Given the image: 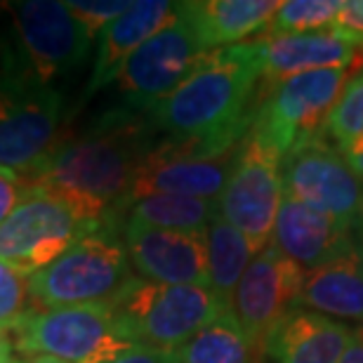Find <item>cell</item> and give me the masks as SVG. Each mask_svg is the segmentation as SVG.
<instances>
[{
    "label": "cell",
    "instance_id": "4316f807",
    "mask_svg": "<svg viewBox=\"0 0 363 363\" xmlns=\"http://www.w3.org/2000/svg\"><path fill=\"white\" fill-rule=\"evenodd\" d=\"M33 311L28 274L0 262V337L10 340L21 321Z\"/></svg>",
    "mask_w": 363,
    "mask_h": 363
},
{
    "label": "cell",
    "instance_id": "836d02e7",
    "mask_svg": "<svg viewBox=\"0 0 363 363\" xmlns=\"http://www.w3.org/2000/svg\"><path fill=\"white\" fill-rule=\"evenodd\" d=\"M24 363H67L62 359H55V357H28V361Z\"/></svg>",
    "mask_w": 363,
    "mask_h": 363
},
{
    "label": "cell",
    "instance_id": "277c9868",
    "mask_svg": "<svg viewBox=\"0 0 363 363\" xmlns=\"http://www.w3.org/2000/svg\"><path fill=\"white\" fill-rule=\"evenodd\" d=\"M106 304L135 345L168 354L229 311L210 286H165L140 276Z\"/></svg>",
    "mask_w": 363,
    "mask_h": 363
},
{
    "label": "cell",
    "instance_id": "8fae6325",
    "mask_svg": "<svg viewBox=\"0 0 363 363\" xmlns=\"http://www.w3.org/2000/svg\"><path fill=\"white\" fill-rule=\"evenodd\" d=\"M281 203V156L250 128L238 147L227 186L217 199L220 215L241 231L257 255L272 243Z\"/></svg>",
    "mask_w": 363,
    "mask_h": 363
},
{
    "label": "cell",
    "instance_id": "484cf974",
    "mask_svg": "<svg viewBox=\"0 0 363 363\" xmlns=\"http://www.w3.org/2000/svg\"><path fill=\"white\" fill-rule=\"evenodd\" d=\"M342 0H288L276 10L264 35L330 33Z\"/></svg>",
    "mask_w": 363,
    "mask_h": 363
},
{
    "label": "cell",
    "instance_id": "4dcf8cb0",
    "mask_svg": "<svg viewBox=\"0 0 363 363\" xmlns=\"http://www.w3.org/2000/svg\"><path fill=\"white\" fill-rule=\"evenodd\" d=\"M111 363H175V354L156 352V350H149V347L137 345Z\"/></svg>",
    "mask_w": 363,
    "mask_h": 363
},
{
    "label": "cell",
    "instance_id": "3957f363",
    "mask_svg": "<svg viewBox=\"0 0 363 363\" xmlns=\"http://www.w3.org/2000/svg\"><path fill=\"white\" fill-rule=\"evenodd\" d=\"M7 28V26H5ZM0 33V168L26 175L64 137V94L38 83L10 31Z\"/></svg>",
    "mask_w": 363,
    "mask_h": 363
},
{
    "label": "cell",
    "instance_id": "1f68e13d",
    "mask_svg": "<svg viewBox=\"0 0 363 363\" xmlns=\"http://www.w3.org/2000/svg\"><path fill=\"white\" fill-rule=\"evenodd\" d=\"M337 363H363V323L359 325V328H354L352 342Z\"/></svg>",
    "mask_w": 363,
    "mask_h": 363
},
{
    "label": "cell",
    "instance_id": "2e32d148",
    "mask_svg": "<svg viewBox=\"0 0 363 363\" xmlns=\"http://www.w3.org/2000/svg\"><path fill=\"white\" fill-rule=\"evenodd\" d=\"M259 69V78L272 85L290 76L323 69H350L359 48L333 33L307 35H259L248 43Z\"/></svg>",
    "mask_w": 363,
    "mask_h": 363
},
{
    "label": "cell",
    "instance_id": "5b68a950",
    "mask_svg": "<svg viewBox=\"0 0 363 363\" xmlns=\"http://www.w3.org/2000/svg\"><path fill=\"white\" fill-rule=\"evenodd\" d=\"M135 274L123 238L113 229H97L43 269L28 276L33 309L81 307L111 302Z\"/></svg>",
    "mask_w": 363,
    "mask_h": 363
},
{
    "label": "cell",
    "instance_id": "ac0fdd59",
    "mask_svg": "<svg viewBox=\"0 0 363 363\" xmlns=\"http://www.w3.org/2000/svg\"><path fill=\"white\" fill-rule=\"evenodd\" d=\"M272 243L302 269H314L354 245L352 227L288 196L276 215Z\"/></svg>",
    "mask_w": 363,
    "mask_h": 363
},
{
    "label": "cell",
    "instance_id": "9c48e42d",
    "mask_svg": "<svg viewBox=\"0 0 363 363\" xmlns=\"http://www.w3.org/2000/svg\"><path fill=\"white\" fill-rule=\"evenodd\" d=\"M206 52L184 3H179L175 17L144 40L123 67L116 81L121 106L144 116L154 111L186 81Z\"/></svg>",
    "mask_w": 363,
    "mask_h": 363
},
{
    "label": "cell",
    "instance_id": "ffe728a7",
    "mask_svg": "<svg viewBox=\"0 0 363 363\" xmlns=\"http://www.w3.org/2000/svg\"><path fill=\"white\" fill-rule=\"evenodd\" d=\"M354 337V328L316 311L297 309L267 340L264 354L274 363H337Z\"/></svg>",
    "mask_w": 363,
    "mask_h": 363
},
{
    "label": "cell",
    "instance_id": "44dd1931",
    "mask_svg": "<svg viewBox=\"0 0 363 363\" xmlns=\"http://www.w3.org/2000/svg\"><path fill=\"white\" fill-rule=\"evenodd\" d=\"M281 3L274 0H201L184 3L203 48L220 50L241 45L252 33L267 31Z\"/></svg>",
    "mask_w": 363,
    "mask_h": 363
},
{
    "label": "cell",
    "instance_id": "52a82bcc",
    "mask_svg": "<svg viewBox=\"0 0 363 363\" xmlns=\"http://www.w3.org/2000/svg\"><path fill=\"white\" fill-rule=\"evenodd\" d=\"M241 142L168 137L154 144L137 170L125 206L130 201L154 194L217 201L234 170Z\"/></svg>",
    "mask_w": 363,
    "mask_h": 363
},
{
    "label": "cell",
    "instance_id": "f1b7e54d",
    "mask_svg": "<svg viewBox=\"0 0 363 363\" xmlns=\"http://www.w3.org/2000/svg\"><path fill=\"white\" fill-rule=\"evenodd\" d=\"M330 33L352 43L354 48L363 45V0H342Z\"/></svg>",
    "mask_w": 363,
    "mask_h": 363
},
{
    "label": "cell",
    "instance_id": "8d00e7d4",
    "mask_svg": "<svg viewBox=\"0 0 363 363\" xmlns=\"http://www.w3.org/2000/svg\"><path fill=\"white\" fill-rule=\"evenodd\" d=\"M14 363H21V361H19V359H17V361H14Z\"/></svg>",
    "mask_w": 363,
    "mask_h": 363
},
{
    "label": "cell",
    "instance_id": "9a60e30c",
    "mask_svg": "<svg viewBox=\"0 0 363 363\" xmlns=\"http://www.w3.org/2000/svg\"><path fill=\"white\" fill-rule=\"evenodd\" d=\"M121 238L140 279L165 286H210L206 231H172L128 222L121 227Z\"/></svg>",
    "mask_w": 363,
    "mask_h": 363
},
{
    "label": "cell",
    "instance_id": "d6986e66",
    "mask_svg": "<svg viewBox=\"0 0 363 363\" xmlns=\"http://www.w3.org/2000/svg\"><path fill=\"white\" fill-rule=\"evenodd\" d=\"M297 309L363 323V255L357 243L302 272Z\"/></svg>",
    "mask_w": 363,
    "mask_h": 363
},
{
    "label": "cell",
    "instance_id": "8992f818",
    "mask_svg": "<svg viewBox=\"0 0 363 363\" xmlns=\"http://www.w3.org/2000/svg\"><path fill=\"white\" fill-rule=\"evenodd\" d=\"M10 337L14 352L67 363H111L137 347L108 304L33 309Z\"/></svg>",
    "mask_w": 363,
    "mask_h": 363
},
{
    "label": "cell",
    "instance_id": "4fadbf2b",
    "mask_svg": "<svg viewBox=\"0 0 363 363\" xmlns=\"http://www.w3.org/2000/svg\"><path fill=\"white\" fill-rule=\"evenodd\" d=\"M283 196L335 217L347 227L363 222V177L328 140H314L281 161Z\"/></svg>",
    "mask_w": 363,
    "mask_h": 363
},
{
    "label": "cell",
    "instance_id": "cb8c5ba5",
    "mask_svg": "<svg viewBox=\"0 0 363 363\" xmlns=\"http://www.w3.org/2000/svg\"><path fill=\"white\" fill-rule=\"evenodd\" d=\"M257 350L231 311L215 318L175 352V363H257Z\"/></svg>",
    "mask_w": 363,
    "mask_h": 363
},
{
    "label": "cell",
    "instance_id": "f546056e",
    "mask_svg": "<svg viewBox=\"0 0 363 363\" xmlns=\"http://www.w3.org/2000/svg\"><path fill=\"white\" fill-rule=\"evenodd\" d=\"M26 194H28V186H26V182L21 179V175L0 168V224H3L7 217H10L12 210L26 199Z\"/></svg>",
    "mask_w": 363,
    "mask_h": 363
},
{
    "label": "cell",
    "instance_id": "d6a6232c",
    "mask_svg": "<svg viewBox=\"0 0 363 363\" xmlns=\"http://www.w3.org/2000/svg\"><path fill=\"white\" fill-rule=\"evenodd\" d=\"M12 342L10 340H5V337H0V363H14L17 359H14V354H12Z\"/></svg>",
    "mask_w": 363,
    "mask_h": 363
},
{
    "label": "cell",
    "instance_id": "d4e9b609",
    "mask_svg": "<svg viewBox=\"0 0 363 363\" xmlns=\"http://www.w3.org/2000/svg\"><path fill=\"white\" fill-rule=\"evenodd\" d=\"M325 135L352 165V170L363 177V69L347 78L330 111Z\"/></svg>",
    "mask_w": 363,
    "mask_h": 363
},
{
    "label": "cell",
    "instance_id": "6da1fadb",
    "mask_svg": "<svg viewBox=\"0 0 363 363\" xmlns=\"http://www.w3.org/2000/svg\"><path fill=\"white\" fill-rule=\"evenodd\" d=\"M154 147L149 116L113 106L83 133L64 135L38 168L21 175L28 191H45L74 210L85 224L118 229L137 170Z\"/></svg>",
    "mask_w": 363,
    "mask_h": 363
},
{
    "label": "cell",
    "instance_id": "5bb4252c",
    "mask_svg": "<svg viewBox=\"0 0 363 363\" xmlns=\"http://www.w3.org/2000/svg\"><path fill=\"white\" fill-rule=\"evenodd\" d=\"M302 272L300 264L269 243L257 252L238 283L231 300V314L259 354L264 352L272 333L297 311Z\"/></svg>",
    "mask_w": 363,
    "mask_h": 363
},
{
    "label": "cell",
    "instance_id": "7402d4cb",
    "mask_svg": "<svg viewBox=\"0 0 363 363\" xmlns=\"http://www.w3.org/2000/svg\"><path fill=\"white\" fill-rule=\"evenodd\" d=\"M220 213L217 201L191 199V196L154 194L144 199L130 201L118 215V227L123 224H142V227L172 229V231H203L210 220Z\"/></svg>",
    "mask_w": 363,
    "mask_h": 363
},
{
    "label": "cell",
    "instance_id": "ba28073f",
    "mask_svg": "<svg viewBox=\"0 0 363 363\" xmlns=\"http://www.w3.org/2000/svg\"><path fill=\"white\" fill-rule=\"evenodd\" d=\"M347 83V69H323L290 76L272 85L255 106L252 133L281 156L321 140L330 111Z\"/></svg>",
    "mask_w": 363,
    "mask_h": 363
},
{
    "label": "cell",
    "instance_id": "7c38bea8",
    "mask_svg": "<svg viewBox=\"0 0 363 363\" xmlns=\"http://www.w3.org/2000/svg\"><path fill=\"white\" fill-rule=\"evenodd\" d=\"M97 229L55 196L28 191L0 224V262L31 276Z\"/></svg>",
    "mask_w": 363,
    "mask_h": 363
},
{
    "label": "cell",
    "instance_id": "e0dca14e",
    "mask_svg": "<svg viewBox=\"0 0 363 363\" xmlns=\"http://www.w3.org/2000/svg\"><path fill=\"white\" fill-rule=\"evenodd\" d=\"M177 12L179 3H170V0H140V3L130 5L118 19H113L99 33L97 57H94V67L90 81L85 85L83 99H90L92 94H97L106 85L118 81L123 67L137 52V48L144 40H149L156 31H161Z\"/></svg>",
    "mask_w": 363,
    "mask_h": 363
},
{
    "label": "cell",
    "instance_id": "7a4b0ae2",
    "mask_svg": "<svg viewBox=\"0 0 363 363\" xmlns=\"http://www.w3.org/2000/svg\"><path fill=\"white\" fill-rule=\"evenodd\" d=\"M259 69L248 43L210 50L184 83L165 97L149 121L170 137L241 142L252 128V92Z\"/></svg>",
    "mask_w": 363,
    "mask_h": 363
},
{
    "label": "cell",
    "instance_id": "30bf717a",
    "mask_svg": "<svg viewBox=\"0 0 363 363\" xmlns=\"http://www.w3.org/2000/svg\"><path fill=\"white\" fill-rule=\"evenodd\" d=\"M10 26L26 69L48 88L74 76L90 55L92 35L60 0L10 3Z\"/></svg>",
    "mask_w": 363,
    "mask_h": 363
},
{
    "label": "cell",
    "instance_id": "83f0119b",
    "mask_svg": "<svg viewBox=\"0 0 363 363\" xmlns=\"http://www.w3.org/2000/svg\"><path fill=\"white\" fill-rule=\"evenodd\" d=\"M130 5L133 3H125V0H94V3H88V0H69L67 3L71 14L88 28L92 38L104 31L113 19H118Z\"/></svg>",
    "mask_w": 363,
    "mask_h": 363
},
{
    "label": "cell",
    "instance_id": "d590c367",
    "mask_svg": "<svg viewBox=\"0 0 363 363\" xmlns=\"http://www.w3.org/2000/svg\"><path fill=\"white\" fill-rule=\"evenodd\" d=\"M361 243H359V250H361V255H363V222H361Z\"/></svg>",
    "mask_w": 363,
    "mask_h": 363
},
{
    "label": "cell",
    "instance_id": "e575fe53",
    "mask_svg": "<svg viewBox=\"0 0 363 363\" xmlns=\"http://www.w3.org/2000/svg\"><path fill=\"white\" fill-rule=\"evenodd\" d=\"M5 17H10V3H0V21ZM0 33H3V26H0Z\"/></svg>",
    "mask_w": 363,
    "mask_h": 363
},
{
    "label": "cell",
    "instance_id": "603a6c76",
    "mask_svg": "<svg viewBox=\"0 0 363 363\" xmlns=\"http://www.w3.org/2000/svg\"><path fill=\"white\" fill-rule=\"evenodd\" d=\"M206 248H208V276L210 288L220 297L222 304L231 311V300L241 283L245 269L255 259L250 243L234 224H229L217 213L206 229Z\"/></svg>",
    "mask_w": 363,
    "mask_h": 363
}]
</instances>
